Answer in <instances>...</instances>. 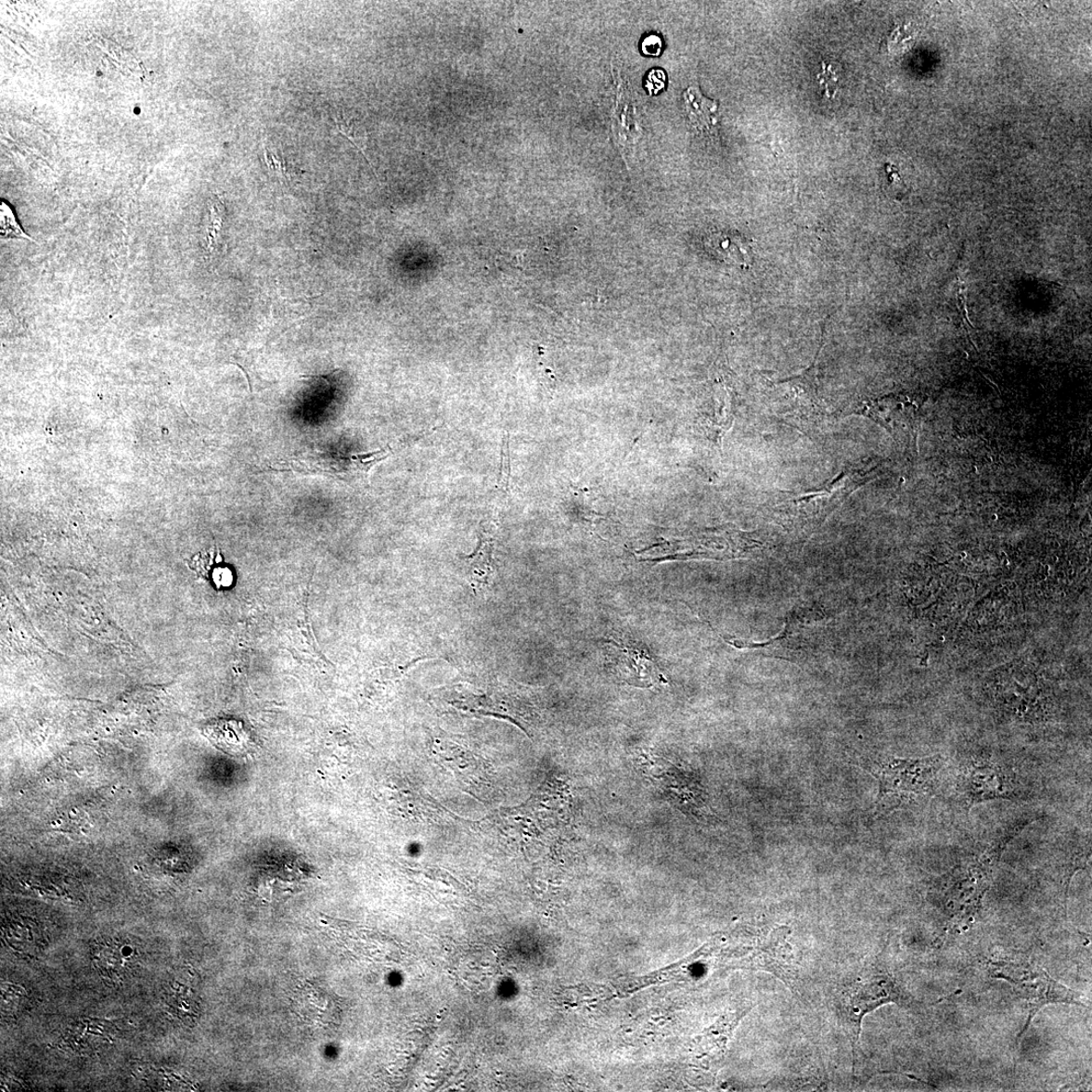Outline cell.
<instances>
[{"instance_id":"1","label":"cell","mask_w":1092,"mask_h":1092,"mask_svg":"<svg viewBox=\"0 0 1092 1092\" xmlns=\"http://www.w3.org/2000/svg\"><path fill=\"white\" fill-rule=\"evenodd\" d=\"M1030 821L1031 819H1023L1012 824L984 853L972 861L956 867L942 878L934 891L933 898L934 905L947 919L945 931H959L973 924L992 886L1001 855L1004 854L1010 841L1015 839Z\"/></svg>"},{"instance_id":"2","label":"cell","mask_w":1092,"mask_h":1092,"mask_svg":"<svg viewBox=\"0 0 1092 1092\" xmlns=\"http://www.w3.org/2000/svg\"><path fill=\"white\" fill-rule=\"evenodd\" d=\"M888 1004L910 1007L914 998L881 960L867 965L839 989L838 1009L850 1035L854 1067L865 1016Z\"/></svg>"},{"instance_id":"3","label":"cell","mask_w":1092,"mask_h":1092,"mask_svg":"<svg viewBox=\"0 0 1092 1092\" xmlns=\"http://www.w3.org/2000/svg\"><path fill=\"white\" fill-rule=\"evenodd\" d=\"M863 481L858 468L844 469L817 489L788 493L772 507V512L788 527L813 533L843 504Z\"/></svg>"},{"instance_id":"4","label":"cell","mask_w":1092,"mask_h":1092,"mask_svg":"<svg viewBox=\"0 0 1092 1092\" xmlns=\"http://www.w3.org/2000/svg\"><path fill=\"white\" fill-rule=\"evenodd\" d=\"M944 761L941 756L868 761L866 769L880 782L877 813L933 795Z\"/></svg>"},{"instance_id":"5","label":"cell","mask_w":1092,"mask_h":1092,"mask_svg":"<svg viewBox=\"0 0 1092 1092\" xmlns=\"http://www.w3.org/2000/svg\"><path fill=\"white\" fill-rule=\"evenodd\" d=\"M994 977L1008 982L1029 1006L1026 1026L1018 1037V1044L1031 1026L1032 1021L1045 1007L1052 1004L1075 1005L1086 1008L1074 990L1057 983L1043 968L1027 959H997L989 964Z\"/></svg>"},{"instance_id":"6","label":"cell","mask_w":1092,"mask_h":1092,"mask_svg":"<svg viewBox=\"0 0 1092 1092\" xmlns=\"http://www.w3.org/2000/svg\"><path fill=\"white\" fill-rule=\"evenodd\" d=\"M957 791L968 813L978 803L1019 798L1021 786L1016 774L1004 764L978 759L961 765Z\"/></svg>"},{"instance_id":"7","label":"cell","mask_w":1092,"mask_h":1092,"mask_svg":"<svg viewBox=\"0 0 1092 1092\" xmlns=\"http://www.w3.org/2000/svg\"><path fill=\"white\" fill-rule=\"evenodd\" d=\"M799 377L773 386L771 404L774 412L796 428L812 430L821 419V407L814 380Z\"/></svg>"},{"instance_id":"8","label":"cell","mask_w":1092,"mask_h":1092,"mask_svg":"<svg viewBox=\"0 0 1092 1092\" xmlns=\"http://www.w3.org/2000/svg\"><path fill=\"white\" fill-rule=\"evenodd\" d=\"M606 648L615 674L628 685L650 688L667 683L655 657L647 649L615 640L607 641Z\"/></svg>"},{"instance_id":"9","label":"cell","mask_w":1092,"mask_h":1092,"mask_svg":"<svg viewBox=\"0 0 1092 1092\" xmlns=\"http://www.w3.org/2000/svg\"><path fill=\"white\" fill-rule=\"evenodd\" d=\"M213 745L232 756L249 753L255 746L251 730L235 719H216L202 727Z\"/></svg>"},{"instance_id":"10","label":"cell","mask_w":1092,"mask_h":1092,"mask_svg":"<svg viewBox=\"0 0 1092 1092\" xmlns=\"http://www.w3.org/2000/svg\"><path fill=\"white\" fill-rule=\"evenodd\" d=\"M186 562L190 570L195 571L199 577L211 582L218 591L233 586L234 573L229 567L222 565L223 558L218 548L201 551Z\"/></svg>"},{"instance_id":"11","label":"cell","mask_w":1092,"mask_h":1092,"mask_svg":"<svg viewBox=\"0 0 1092 1092\" xmlns=\"http://www.w3.org/2000/svg\"><path fill=\"white\" fill-rule=\"evenodd\" d=\"M687 115L698 131L712 130L716 125L717 103L702 95L697 86H691L683 95Z\"/></svg>"},{"instance_id":"12","label":"cell","mask_w":1092,"mask_h":1092,"mask_svg":"<svg viewBox=\"0 0 1092 1092\" xmlns=\"http://www.w3.org/2000/svg\"><path fill=\"white\" fill-rule=\"evenodd\" d=\"M226 221V206L219 196H212L209 204V217L204 235V251L208 259L223 253L225 247L224 229Z\"/></svg>"},{"instance_id":"13","label":"cell","mask_w":1092,"mask_h":1092,"mask_svg":"<svg viewBox=\"0 0 1092 1092\" xmlns=\"http://www.w3.org/2000/svg\"><path fill=\"white\" fill-rule=\"evenodd\" d=\"M493 546L492 537L483 533L478 550L475 555L469 557L470 582L472 587L478 591L485 589L493 578Z\"/></svg>"},{"instance_id":"14","label":"cell","mask_w":1092,"mask_h":1092,"mask_svg":"<svg viewBox=\"0 0 1092 1092\" xmlns=\"http://www.w3.org/2000/svg\"><path fill=\"white\" fill-rule=\"evenodd\" d=\"M312 992H313V993H311L312 996L310 994L309 995L303 994L302 999H301V1006L305 1007L306 1008H311V1007H315L314 1010L310 1012V1013H313V1016L315 1017L314 1021H322L320 1015H323L326 1022L330 1021H331V997H330V995L326 994V993L316 994V993H315V992H316V990H312Z\"/></svg>"},{"instance_id":"15","label":"cell","mask_w":1092,"mask_h":1092,"mask_svg":"<svg viewBox=\"0 0 1092 1092\" xmlns=\"http://www.w3.org/2000/svg\"><path fill=\"white\" fill-rule=\"evenodd\" d=\"M0 234H2V239L24 238L32 241L30 236L21 229L13 210L5 201L0 207Z\"/></svg>"},{"instance_id":"16","label":"cell","mask_w":1092,"mask_h":1092,"mask_svg":"<svg viewBox=\"0 0 1092 1092\" xmlns=\"http://www.w3.org/2000/svg\"><path fill=\"white\" fill-rule=\"evenodd\" d=\"M332 120L338 132L343 135L349 141L353 143L356 148L363 152L362 143L364 141V134L358 128L357 123L353 120L347 118L342 112L333 111Z\"/></svg>"},{"instance_id":"17","label":"cell","mask_w":1092,"mask_h":1092,"mask_svg":"<svg viewBox=\"0 0 1092 1092\" xmlns=\"http://www.w3.org/2000/svg\"><path fill=\"white\" fill-rule=\"evenodd\" d=\"M264 162L269 171L280 178L290 180L298 174V168L290 165L283 156L265 149Z\"/></svg>"},{"instance_id":"18","label":"cell","mask_w":1092,"mask_h":1092,"mask_svg":"<svg viewBox=\"0 0 1092 1092\" xmlns=\"http://www.w3.org/2000/svg\"><path fill=\"white\" fill-rule=\"evenodd\" d=\"M509 442L510 438L508 434H505L502 442L500 475L497 483L499 489L505 493H508L509 491L511 474Z\"/></svg>"},{"instance_id":"19","label":"cell","mask_w":1092,"mask_h":1092,"mask_svg":"<svg viewBox=\"0 0 1092 1092\" xmlns=\"http://www.w3.org/2000/svg\"><path fill=\"white\" fill-rule=\"evenodd\" d=\"M818 81L821 86L826 88V94L829 97H834L838 90V74L831 69L830 65L823 63V72L818 75Z\"/></svg>"},{"instance_id":"20","label":"cell","mask_w":1092,"mask_h":1092,"mask_svg":"<svg viewBox=\"0 0 1092 1092\" xmlns=\"http://www.w3.org/2000/svg\"><path fill=\"white\" fill-rule=\"evenodd\" d=\"M886 173L888 174V177H887L888 193L891 194L892 197L896 198V199L903 198L904 195L906 194V187L905 183L903 182L902 177H900L898 175V173L895 172V169L893 166L888 165Z\"/></svg>"},{"instance_id":"21","label":"cell","mask_w":1092,"mask_h":1092,"mask_svg":"<svg viewBox=\"0 0 1092 1092\" xmlns=\"http://www.w3.org/2000/svg\"><path fill=\"white\" fill-rule=\"evenodd\" d=\"M957 302H958V309L962 315V319L966 325L970 326V328H973V326L970 321V317H968L965 285L961 278L957 279Z\"/></svg>"},{"instance_id":"22","label":"cell","mask_w":1092,"mask_h":1092,"mask_svg":"<svg viewBox=\"0 0 1092 1092\" xmlns=\"http://www.w3.org/2000/svg\"><path fill=\"white\" fill-rule=\"evenodd\" d=\"M666 75L661 71H651L649 75V82L647 87L650 94H657L662 87H665Z\"/></svg>"},{"instance_id":"23","label":"cell","mask_w":1092,"mask_h":1092,"mask_svg":"<svg viewBox=\"0 0 1092 1092\" xmlns=\"http://www.w3.org/2000/svg\"><path fill=\"white\" fill-rule=\"evenodd\" d=\"M641 49L646 55L659 56L662 49V41L658 36H649L644 40Z\"/></svg>"}]
</instances>
